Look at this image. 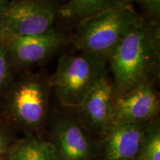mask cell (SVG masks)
<instances>
[{"label":"cell","instance_id":"6da1fadb","mask_svg":"<svg viewBox=\"0 0 160 160\" xmlns=\"http://www.w3.org/2000/svg\"><path fill=\"white\" fill-rule=\"evenodd\" d=\"M116 96L148 83L158 82L160 71V22L144 19L108 59Z\"/></svg>","mask_w":160,"mask_h":160},{"label":"cell","instance_id":"7a4b0ae2","mask_svg":"<svg viewBox=\"0 0 160 160\" xmlns=\"http://www.w3.org/2000/svg\"><path fill=\"white\" fill-rule=\"evenodd\" d=\"M51 90L49 76L29 70L19 72L0 101V115L11 127L39 129L47 119Z\"/></svg>","mask_w":160,"mask_h":160},{"label":"cell","instance_id":"3957f363","mask_svg":"<svg viewBox=\"0 0 160 160\" xmlns=\"http://www.w3.org/2000/svg\"><path fill=\"white\" fill-rule=\"evenodd\" d=\"M143 19L132 5L84 19L76 25L72 39L73 48L108 60L118 45Z\"/></svg>","mask_w":160,"mask_h":160},{"label":"cell","instance_id":"277c9868","mask_svg":"<svg viewBox=\"0 0 160 160\" xmlns=\"http://www.w3.org/2000/svg\"><path fill=\"white\" fill-rule=\"evenodd\" d=\"M108 60L103 58L81 52L65 53L49 76L51 90L63 107L74 110L108 74Z\"/></svg>","mask_w":160,"mask_h":160},{"label":"cell","instance_id":"5b68a950","mask_svg":"<svg viewBox=\"0 0 160 160\" xmlns=\"http://www.w3.org/2000/svg\"><path fill=\"white\" fill-rule=\"evenodd\" d=\"M59 7L53 0H6L0 5V39L49 31Z\"/></svg>","mask_w":160,"mask_h":160},{"label":"cell","instance_id":"8992f818","mask_svg":"<svg viewBox=\"0 0 160 160\" xmlns=\"http://www.w3.org/2000/svg\"><path fill=\"white\" fill-rule=\"evenodd\" d=\"M12 68L17 73L43 63L66 45L68 37L63 30L54 27L40 34L1 39Z\"/></svg>","mask_w":160,"mask_h":160},{"label":"cell","instance_id":"52a82bcc","mask_svg":"<svg viewBox=\"0 0 160 160\" xmlns=\"http://www.w3.org/2000/svg\"><path fill=\"white\" fill-rule=\"evenodd\" d=\"M51 143L60 160H91L93 144L91 134L77 115L61 113L56 116L50 128Z\"/></svg>","mask_w":160,"mask_h":160},{"label":"cell","instance_id":"ba28073f","mask_svg":"<svg viewBox=\"0 0 160 160\" xmlns=\"http://www.w3.org/2000/svg\"><path fill=\"white\" fill-rule=\"evenodd\" d=\"M157 83L145 84L125 94L116 96L111 123L139 124L157 119L160 100Z\"/></svg>","mask_w":160,"mask_h":160},{"label":"cell","instance_id":"9c48e42d","mask_svg":"<svg viewBox=\"0 0 160 160\" xmlns=\"http://www.w3.org/2000/svg\"><path fill=\"white\" fill-rule=\"evenodd\" d=\"M116 97L112 77L108 74L92 90L79 107L74 109L80 122L91 134L100 138L111 123V112Z\"/></svg>","mask_w":160,"mask_h":160},{"label":"cell","instance_id":"30bf717a","mask_svg":"<svg viewBox=\"0 0 160 160\" xmlns=\"http://www.w3.org/2000/svg\"><path fill=\"white\" fill-rule=\"evenodd\" d=\"M149 122L110 124L99 138L105 159L135 160Z\"/></svg>","mask_w":160,"mask_h":160},{"label":"cell","instance_id":"8fae6325","mask_svg":"<svg viewBox=\"0 0 160 160\" xmlns=\"http://www.w3.org/2000/svg\"><path fill=\"white\" fill-rule=\"evenodd\" d=\"M130 5L132 0H68L59 7L58 17L76 26L88 18Z\"/></svg>","mask_w":160,"mask_h":160},{"label":"cell","instance_id":"7c38bea8","mask_svg":"<svg viewBox=\"0 0 160 160\" xmlns=\"http://www.w3.org/2000/svg\"><path fill=\"white\" fill-rule=\"evenodd\" d=\"M11 146L8 151V160H60L51 142L29 137Z\"/></svg>","mask_w":160,"mask_h":160},{"label":"cell","instance_id":"4fadbf2b","mask_svg":"<svg viewBox=\"0 0 160 160\" xmlns=\"http://www.w3.org/2000/svg\"><path fill=\"white\" fill-rule=\"evenodd\" d=\"M135 160H160V124L159 119L150 122Z\"/></svg>","mask_w":160,"mask_h":160},{"label":"cell","instance_id":"5bb4252c","mask_svg":"<svg viewBox=\"0 0 160 160\" xmlns=\"http://www.w3.org/2000/svg\"><path fill=\"white\" fill-rule=\"evenodd\" d=\"M17 74L10 64L5 43L0 39V101Z\"/></svg>","mask_w":160,"mask_h":160},{"label":"cell","instance_id":"9a60e30c","mask_svg":"<svg viewBox=\"0 0 160 160\" xmlns=\"http://www.w3.org/2000/svg\"><path fill=\"white\" fill-rule=\"evenodd\" d=\"M141 6L145 19L160 22V0H132Z\"/></svg>","mask_w":160,"mask_h":160},{"label":"cell","instance_id":"2e32d148","mask_svg":"<svg viewBox=\"0 0 160 160\" xmlns=\"http://www.w3.org/2000/svg\"><path fill=\"white\" fill-rule=\"evenodd\" d=\"M12 127L0 115V160L7 157L11 139Z\"/></svg>","mask_w":160,"mask_h":160},{"label":"cell","instance_id":"e0dca14e","mask_svg":"<svg viewBox=\"0 0 160 160\" xmlns=\"http://www.w3.org/2000/svg\"><path fill=\"white\" fill-rule=\"evenodd\" d=\"M5 1L6 0H0V5H1V4H2L3 2H5Z\"/></svg>","mask_w":160,"mask_h":160}]
</instances>
